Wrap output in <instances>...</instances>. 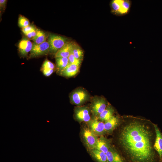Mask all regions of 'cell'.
Masks as SVG:
<instances>
[{
    "instance_id": "cell-1",
    "label": "cell",
    "mask_w": 162,
    "mask_h": 162,
    "mask_svg": "<svg viewBox=\"0 0 162 162\" xmlns=\"http://www.w3.org/2000/svg\"><path fill=\"white\" fill-rule=\"evenodd\" d=\"M152 133L143 124L134 121L121 129L119 140L132 162H155L156 155Z\"/></svg>"
},
{
    "instance_id": "cell-2",
    "label": "cell",
    "mask_w": 162,
    "mask_h": 162,
    "mask_svg": "<svg viewBox=\"0 0 162 162\" xmlns=\"http://www.w3.org/2000/svg\"><path fill=\"white\" fill-rule=\"evenodd\" d=\"M49 52L55 54L68 42L67 38L55 34H50L48 38Z\"/></svg>"
},
{
    "instance_id": "cell-3",
    "label": "cell",
    "mask_w": 162,
    "mask_h": 162,
    "mask_svg": "<svg viewBox=\"0 0 162 162\" xmlns=\"http://www.w3.org/2000/svg\"><path fill=\"white\" fill-rule=\"evenodd\" d=\"M81 134L84 142L88 151L95 148L98 139V136L94 133L88 128L83 127Z\"/></svg>"
},
{
    "instance_id": "cell-4",
    "label": "cell",
    "mask_w": 162,
    "mask_h": 162,
    "mask_svg": "<svg viewBox=\"0 0 162 162\" xmlns=\"http://www.w3.org/2000/svg\"><path fill=\"white\" fill-rule=\"evenodd\" d=\"M89 95L85 90L79 88L74 91L70 95L71 102L77 105L83 104L88 100Z\"/></svg>"
},
{
    "instance_id": "cell-5",
    "label": "cell",
    "mask_w": 162,
    "mask_h": 162,
    "mask_svg": "<svg viewBox=\"0 0 162 162\" xmlns=\"http://www.w3.org/2000/svg\"><path fill=\"white\" fill-rule=\"evenodd\" d=\"M88 124V128L97 136H103L106 133L104 123L99 120L96 117L91 119Z\"/></svg>"
},
{
    "instance_id": "cell-6",
    "label": "cell",
    "mask_w": 162,
    "mask_h": 162,
    "mask_svg": "<svg viewBox=\"0 0 162 162\" xmlns=\"http://www.w3.org/2000/svg\"><path fill=\"white\" fill-rule=\"evenodd\" d=\"M106 107V102L104 98L95 97L92 100L91 105L92 110L96 117H98Z\"/></svg>"
},
{
    "instance_id": "cell-7",
    "label": "cell",
    "mask_w": 162,
    "mask_h": 162,
    "mask_svg": "<svg viewBox=\"0 0 162 162\" xmlns=\"http://www.w3.org/2000/svg\"><path fill=\"white\" fill-rule=\"evenodd\" d=\"M49 48L50 46L48 41L40 44L34 43L30 52V56L35 57L46 54L49 52Z\"/></svg>"
},
{
    "instance_id": "cell-8",
    "label": "cell",
    "mask_w": 162,
    "mask_h": 162,
    "mask_svg": "<svg viewBox=\"0 0 162 162\" xmlns=\"http://www.w3.org/2000/svg\"><path fill=\"white\" fill-rule=\"evenodd\" d=\"M76 119L79 122L88 123L91 119L89 109L86 106L76 107L74 110Z\"/></svg>"
},
{
    "instance_id": "cell-9",
    "label": "cell",
    "mask_w": 162,
    "mask_h": 162,
    "mask_svg": "<svg viewBox=\"0 0 162 162\" xmlns=\"http://www.w3.org/2000/svg\"><path fill=\"white\" fill-rule=\"evenodd\" d=\"M156 138L154 145V148L158 154L160 160H162V134L158 126L153 124Z\"/></svg>"
},
{
    "instance_id": "cell-10",
    "label": "cell",
    "mask_w": 162,
    "mask_h": 162,
    "mask_svg": "<svg viewBox=\"0 0 162 162\" xmlns=\"http://www.w3.org/2000/svg\"><path fill=\"white\" fill-rule=\"evenodd\" d=\"M111 141L104 136L98 138L95 148L106 154L111 147Z\"/></svg>"
},
{
    "instance_id": "cell-11",
    "label": "cell",
    "mask_w": 162,
    "mask_h": 162,
    "mask_svg": "<svg viewBox=\"0 0 162 162\" xmlns=\"http://www.w3.org/2000/svg\"><path fill=\"white\" fill-rule=\"evenodd\" d=\"M33 44L26 38H23L18 44V48L20 54L25 56L31 52L33 47Z\"/></svg>"
},
{
    "instance_id": "cell-12",
    "label": "cell",
    "mask_w": 162,
    "mask_h": 162,
    "mask_svg": "<svg viewBox=\"0 0 162 162\" xmlns=\"http://www.w3.org/2000/svg\"><path fill=\"white\" fill-rule=\"evenodd\" d=\"M80 67L75 64H69L59 74L61 75L67 77L74 76L78 72Z\"/></svg>"
},
{
    "instance_id": "cell-13",
    "label": "cell",
    "mask_w": 162,
    "mask_h": 162,
    "mask_svg": "<svg viewBox=\"0 0 162 162\" xmlns=\"http://www.w3.org/2000/svg\"><path fill=\"white\" fill-rule=\"evenodd\" d=\"M106 154L107 162H124L122 157L112 146Z\"/></svg>"
},
{
    "instance_id": "cell-14",
    "label": "cell",
    "mask_w": 162,
    "mask_h": 162,
    "mask_svg": "<svg viewBox=\"0 0 162 162\" xmlns=\"http://www.w3.org/2000/svg\"><path fill=\"white\" fill-rule=\"evenodd\" d=\"M74 44V43L68 42L55 54V57L68 58L72 53Z\"/></svg>"
},
{
    "instance_id": "cell-15",
    "label": "cell",
    "mask_w": 162,
    "mask_h": 162,
    "mask_svg": "<svg viewBox=\"0 0 162 162\" xmlns=\"http://www.w3.org/2000/svg\"><path fill=\"white\" fill-rule=\"evenodd\" d=\"M119 122L118 118L114 116L105 122L104 128L106 133L112 132L118 126Z\"/></svg>"
},
{
    "instance_id": "cell-16",
    "label": "cell",
    "mask_w": 162,
    "mask_h": 162,
    "mask_svg": "<svg viewBox=\"0 0 162 162\" xmlns=\"http://www.w3.org/2000/svg\"><path fill=\"white\" fill-rule=\"evenodd\" d=\"M91 157L97 162H107L106 154L96 148L88 151Z\"/></svg>"
},
{
    "instance_id": "cell-17",
    "label": "cell",
    "mask_w": 162,
    "mask_h": 162,
    "mask_svg": "<svg viewBox=\"0 0 162 162\" xmlns=\"http://www.w3.org/2000/svg\"><path fill=\"white\" fill-rule=\"evenodd\" d=\"M114 110L110 105L106 107L105 109L98 117V119L103 122L110 119L113 116Z\"/></svg>"
},
{
    "instance_id": "cell-18",
    "label": "cell",
    "mask_w": 162,
    "mask_h": 162,
    "mask_svg": "<svg viewBox=\"0 0 162 162\" xmlns=\"http://www.w3.org/2000/svg\"><path fill=\"white\" fill-rule=\"evenodd\" d=\"M56 58V62L58 70L60 72L69 64L68 58L58 57Z\"/></svg>"
},
{
    "instance_id": "cell-19",
    "label": "cell",
    "mask_w": 162,
    "mask_h": 162,
    "mask_svg": "<svg viewBox=\"0 0 162 162\" xmlns=\"http://www.w3.org/2000/svg\"><path fill=\"white\" fill-rule=\"evenodd\" d=\"M112 11L115 14L122 16L120 0H112L111 3Z\"/></svg>"
},
{
    "instance_id": "cell-20",
    "label": "cell",
    "mask_w": 162,
    "mask_h": 162,
    "mask_svg": "<svg viewBox=\"0 0 162 162\" xmlns=\"http://www.w3.org/2000/svg\"><path fill=\"white\" fill-rule=\"evenodd\" d=\"M46 34L44 32L38 30L36 35L32 39L35 44H40L46 41Z\"/></svg>"
},
{
    "instance_id": "cell-21",
    "label": "cell",
    "mask_w": 162,
    "mask_h": 162,
    "mask_svg": "<svg viewBox=\"0 0 162 162\" xmlns=\"http://www.w3.org/2000/svg\"><path fill=\"white\" fill-rule=\"evenodd\" d=\"M72 53L76 58L82 60L83 57V52L77 44L74 43Z\"/></svg>"
},
{
    "instance_id": "cell-22",
    "label": "cell",
    "mask_w": 162,
    "mask_h": 162,
    "mask_svg": "<svg viewBox=\"0 0 162 162\" xmlns=\"http://www.w3.org/2000/svg\"><path fill=\"white\" fill-rule=\"evenodd\" d=\"M122 15L128 14L130 12L131 2L130 0H120Z\"/></svg>"
},
{
    "instance_id": "cell-23",
    "label": "cell",
    "mask_w": 162,
    "mask_h": 162,
    "mask_svg": "<svg viewBox=\"0 0 162 162\" xmlns=\"http://www.w3.org/2000/svg\"><path fill=\"white\" fill-rule=\"evenodd\" d=\"M19 26L22 28L29 25L30 22L28 20L23 16H20L18 19Z\"/></svg>"
},
{
    "instance_id": "cell-24",
    "label": "cell",
    "mask_w": 162,
    "mask_h": 162,
    "mask_svg": "<svg viewBox=\"0 0 162 162\" xmlns=\"http://www.w3.org/2000/svg\"><path fill=\"white\" fill-rule=\"evenodd\" d=\"M69 64H73L80 66L82 60L76 58L71 53L68 57Z\"/></svg>"
},
{
    "instance_id": "cell-25",
    "label": "cell",
    "mask_w": 162,
    "mask_h": 162,
    "mask_svg": "<svg viewBox=\"0 0 162 162\" xmlns=\"http://www.w3.org/2000/svg\"><path fill=\"white\" fill-rule=\"evenodd\" d=\"M55 68L54 64L49 60H46L42 66V69H53Z\"/></svg>"
},
{
    "instance_id": "cell-26",
    "label": "cell",
    "mask_w": 162,
    "mask_h": 162,
    "mask_svg": "<svg viewBox=\"0 0 162 162\" xmlns=\"http://www.w3.org/2000/svg\"><path fill=\"white\" fill-rule=\"evenodd\" d=\"M35 29H36L34 26L29 25L26 27L22 28V30L23 32L25 34Z\"/></svg>"
},
{
    "instance_id": "cell-27",
    "label": "cell",
    "mask_w": 162,
    "mask_h": 162,
    "mask_svg": "<svg viewBox=\"0 0 162 162\" xmlns=\"http://www.w3.org/2000/svg\"><path fill=\"white\" fill-rule=\"evenodd\" d=\"M38 30L35 29L30 32L25 34V35L29 38H33L37 34Z\"/></svg>"
},
{
    "instance_id": "cell-28",
    "label": "cell",
    "mask_w": 162,
    "mask_h": 162,
    "mask_svg": "<svg viewBox=\"0 0 162 162\" xmlns=\"http://www.w3.org/2000/svg\"><path fill=\"white\" fill-rule=\"evenodd\" d=\"M42 71L46 76H49L53 72V69H42Z\"/></svg>"
},
{
    "instance_id": "cell-29",
    "label": "cell",
    "mask_w": 162,
    "mask_h": 162,
    "mask_svg": "<svg viewBox=\"0 0 162 162\" xmlns=\"http://www.w3.org/2000/svg\"><path fill=\"white\" fill-rule=\"evenodd\" d=\"M7 0H0V9H4L5 8Z\"/></svg>"
}]
</instances>
